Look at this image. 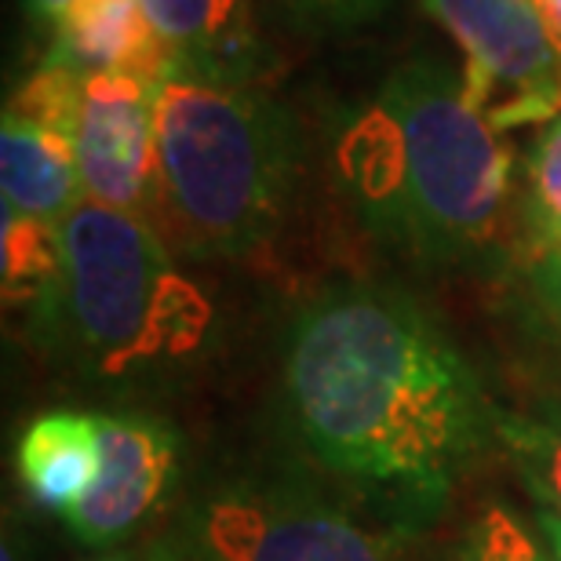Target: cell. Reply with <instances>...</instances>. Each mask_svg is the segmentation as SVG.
I'll use <instances>...</instances> for the list:
<instances>
[{
	"label": "cell",
	"mask_w": 561,
	"mask_h": 561,
	"mask_svg": "<svg viewBox=\"0 0 561 561\" xmlns=\"http://www.w3.org/2000/svg\"><path fill=\"white\" fill-rule=\"evenodd\" d=\"M0 186L4 208L44 222H62L77 205H84L70 139L8 110L0 125Z\"/></svg>",
	"instance_id": "cell-11"
},
{
	"label": "cell",
	"mask_w": 561,
	"mask_h": 561,
	"mask_svg": "<svg viewBox=\"0 0 561 561\" xmlns=\"http://www.w3.org/2000/svg\"><path fill=\"white\" fill-rule=\"evenodd\" d=\"M4 561H15V554H11V543H4Z\"/></svg>",
	"instance_id": "cell-23"
},
{
	"label": "cell",
	"mask_w": 561,
	"mask_h": 561,
	"mask_svg": "<svg viewBox=\"0 0 561 561\" xmlns=\"http://www.w3.org/2000/svg\"><path fill=\"white\" fill-rule=\"evenodd\" d=\"M157 84L139 73H88L70 121L84 201L150 222L157 208Z\"/></svg>",
	"instance_id": "cell-7"
},
{
	"label": "cell",
	"mask_w": 561,
	"mask_h": 561,
	"mask_svg": "<svg viewBox=\"0 0 561 561\" xmlns=\"http://www.w3.org/2000/svg\"><path fill=\"white\" fill-rule=\"evenodd\" d=\"M277 4L307 33H346L376 22L394 0H277Z\"/></svg>",
	"instance_id": "cell-17"
},
{
	"label": "cell",
	"mask_w": 561,
	"mask_h": 561,
	"mask_svg": "<svg viewBox=\"0 0 561 561\" xmlns=\"http://www.w3.org/2000/svg\"><path fill=\"white\" fill-rule=\"evenodd\" d=\"M536 288L547 299V307L561 318V244L536 260Z\"/></svg>",
	"instance_id": "cell-19"
},
{
	"label": "cell",
	"mask_w": 561,
	"mask_h": 561,
	"mask_svg": "<svg viewBox=\"0 0 561 561\" xmlns=\"http://www.w3.org/2000/svg\"><path fill=\"white\" fill-rule=\"evenodd\" d=\"M59 241L62 285L37 329L88 373H157L201 351L211 302L150 219L84 201L59 222Z\"/></svg>",
	"instance_id": "cell-4"
},
{
	"label": "cell",
	"mask_w": 561,
	"mask_h": 561,
	"mask_svg": "<svg viewBox=\"0 0 561 561\" xmlns=\"http://www.w3.org/2000/svg\"><path fill=\"white\" fill-rule=\"evenodd\" d=\"M463 51V84L500 131L561 114V66L533 0H423Z\"/></svg>",
	"instance_id": "cell-6"
},
{
	"label": "cell",
	"mask_w": 561,
	"mask_h": 561,
	"mask_svg": "<svg viewBox=\"0 0 561 561\" xmlns=\"http://www.w3.org/2000/svg\"><path fill=\"white\" fill-rule=\"evenodd\" d=\"M19 474L41 507L66 514L92 489L99 470V420L44 412L19 437Z\"/></svg>",
	"instance_id": "cell-12"
},
{
	"label": "cell",
	"mask_w": 561,
	"mask_h": 561,
	"mask_svg": "<svg viewBox=\"0 0 561 561\" xmlns=\"http://www.w3.org/2000/svg\"><path fill=\"white\" fill-rule=\"evenodd\" d=\"M99 470L81 503L62 514L84 547L128 540L161 507L175 481L179 437L150 416H95Z\"/></svg>",
	"instance_id": "cell-8"
},
{
	"label": "cell",
	"mask_w": 561,
	"mask_h": 561,
	"mask_svg": "<svg viewBox=\"0 0 561 561\" xmlns=\"http://www.w3.org/2000/svg\"><path fill=\"white\" fill-rule=\"evenodd\" d=\"M500 437L540 507L561 514V420H503Z\"/></svg>",
	"instance_id": "cell-15"
},
{
	"label": "cell",
	"mask_w": 561,
	"mask_h": 561,
	"mask_svg": "<svg viewBox=\"0 0 561 561\" xmlns=\"http://www.w3.org/2000/svg\"><path fill=\"white\" fill-rule=\"evenodd\" d=\"M285 394L307 453L362 489L434 507L489 437L467 357L405 291L340 285L296 313Z\"/></svg>",
	"instance_id": "cell-1"
},
{
	"label": "cell",
	"mask_w": 561,
	"mask_h": 561,
	"mask_svg": "<svg viewBox=\"0 0 561 561\" xmlns=\"http://www.w3.org/2000/svg\"><path fill=\"white\" fill-rule=\"evenodd\" d=\"M19 4H22V15H26L33 26L51 30L55 22H59L66 11L77 4V0H19Z\"/></svg>",
	"instance_id": "cell-20"
},
{
	"label": "cell",
	"mask_w": 561,
	"mask_h": 561,
	"mask_svg": "<svg viewBox=\"0 0 561 561\" xmlns=\"http://www.w3.org/2000/svg\"><path fill=\"white\" fill-rule=\"evenodd\" d=\"M4 299L8 307H22L37 324L51 310L62 285V241L59 222H44L33 216L4 208Z\"/></svg>",
	"instance_id": "cell-13"
},
{
	"label": "cell",
	"mask_w": 561,
	"mask_h": 561,
	"mask_svg": "<svg viewBox=\"0 0 561 561\" xmlns=\"http://www.w3.org/2000/svg\"><path fill=\"white\" fill-rule=\"evenodd\" d=\"M190 561H405L409 529H373L296 481L238 478L186 514Z\"/></svg>",
	"instance_id": "cell-5"
},
{
	"label": "cell",
	"mask_w": 561,
	"mask_h": 561,
	"mask_svg": "<svg viewBox=\"0 0 561 561\" xmlns=\"http://www.w3.org/2000/svg\"><path fill=\"white\" fill-rule=\"evenodd\" d=\"M168 70L222 84H255L266 44L255 0H142Z\"/></svg>",
	"instance_id": "cell-9"
},
{
	"label": "cell",
	"mask_w": 561,
	"mask_h": 561,
	"mask_svg": "<svg viewBox=\"0 0 561 561\" xmlns=\"http://www.w3.org/2000/svg\"><path fill=\"white\" fill-rule=\"evenodd\" d=\"M536 522H540V533H543L547 547H551V554L561 561V514L540 507V514H536Z\"/></svg>",
	"instance_id": "cell-22"
},
{
	"label": "cell",
	"mask_w": 561,
	"mask_h": 561,
	"mask_svg": "<svg viewBox=\"0 0 561 561\" xmlns=\"http://www.w3.org/2000/svg\"><path fill=\"white\" fill-rule=\"evenodd\" d=\"M335 161L365 227L423 266L481 260L507 216L511 150L437 55H412L376 88Z\"/></svg>",
	"instance_id": "cell-2"
},
{
	"label": "cell",
	"mask_w": 561,
	"mask_h": 561,
	"mask_svg": "<svg viewBox=\"0 0 561 561\" xmlns=\"http://www.w3.org/2000/svg\"><path fill=\"white\" fill-rule=\"evenodd\" d=\"M536 11H540V22L547 30V41L554 48V59L561 66V0H533Z\"/></svg>",
	"instance_id": "cell-21"
},
{
	"label": "cell",
	"mask_w": 561,
	"mask_h": 561,
	"mask_svg": "<svg viewBox=\"0 0 561 561\" xmlns=\"http://www.w3.org/2000/svg\"><path fill=\"white\" fill-rule=\"evenodd\" d=\"M522 230L536 260L561 244V114L547 121L525 161Z\"/></svg>",
	"instance_id": "cell-14"
},
{
	"label": "cell",
	"mask_w": 561,
	"mask_h": 561,
	"mask_svg": "<svg viewBox=\"0 0 561 561\" xmlns=\"http://www.w3.org/2000/svg\"><path fill=\"white\" fill-rule=\"evenodd\" d=\"M92 561H190V554L175 540H150L139 547H125V551H110Z\"/></svg>",
	"instance_id": "cell-18"
},
{
	"label": "cell",
	"mask_w": 561,
	"mask_h": 561,
	"mask_svg": "<svg viewBox=\"0 0 561 561\" xmlns=\"http://www.w3.org/2000/svg\"><path fill=\"white\" fill-rule=\"evenodd\" d=\"M299 179V131L255 84L168 70L157 84V208L175 249L255 252L277 233Z\"/></svg>",
	"instance_id": "cell-3"
},
{
	"label": "cell",
	"mask_w": 561,
	"mask_h": 561,
	"mask_svg": "<svg viewBox=\"0 0 561 561\" xmlns=\"http://www.w3.org/2000/svg\"><path fill=\"white\" fill-rule=\"evenodd\" d=\"M41 62L73 73H139L161 81L168 55L142 11V0H77L48 30Z\"/></svg>",
	"instance_id": "cell-10"
},
{
	"label": "cell",
	"mask_w": 561,
	"mask_h": 561,
	"mask_svg": "<svg viewBox=\"0 0 561 561\" xmlns=\"http://www.w3.org/2000/svg\"><path fill=\"white\" fill-rule=\"evenodd\" d=\"M456 561H558L507 507H485L467 525Z\"/></svg>",
	"instance_id": "cell-16"
}]
</instances>
